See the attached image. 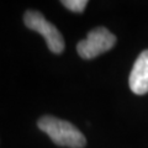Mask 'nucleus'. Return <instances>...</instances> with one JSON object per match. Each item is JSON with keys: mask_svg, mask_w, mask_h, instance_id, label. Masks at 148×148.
<instances>
[{"mask_svg": "<svg viewBox=\"0 0 148 148\" xmlns=\"http://www.w3.org/2000/svg\"><path fill=\"white\" fill-rule=\"evenodd\" d=\"M116 43V36L106 27H96L88 34L86 38L78 42V54L84 59H92L108 52Z\"/></svg>", "mask_w": 148, "mask_h": 148, "instance_id": "nucleus-3", "label": "nucleus"}, {"mask_svg": "<svg viewBox=\"0 0 148 148\" xmlns=\"http://www.w3.org/2000/svg\"><path fill=\"white\" fill-rule=\"evenodd\" d=\"M24 22L27 29L34 30L43 36V38L47 42L48 49L52 53L61 54L64 51L66 43H64L62 34L53 24L46 20L41 12L35 10H27L24 15Z\"/></svg>", "mask_w": 148, "mask_h": 148, "instance_id": "nucleus-2", "label": "nucleus"}, {"mask_svg": "<svg viewBox=\"0 0 148 148\" xmlns=\"http://www.w3.org/2000/svg\"><path fill=\"white\" fill-rule=\"evenodd\" d=\"M130 89L137 95H145L148 92V49L138 56L132 67L128 79Z\"/></svg>", "mask_w": 148, "mask_h": 148, "instance_id": "nucleus-4", "label": "nucleus"}, {"mask_svg": "<svg viewBox=\"0 0 148 148\" xmlns=\"http://www.w3.org/2000/svg\"><path fill=\"white\" fill-rule=\"evenodd\" d=\"M37 126L42 132L48 135V137L57 146L68 148H84L86 145L84 135L74 125L64 120L53 116H43L38 120Z\"/></svg>", "mask_w": 148, "mask_h": 148, "instance_id": "nucleus-1", "label": "nucleus"}, {"mask_svg": "<svg viewBox=\"0 0 148 148\" xmlns=\"http://www.w3.org/2000/svg\"><path fill=\"white\" fill-rule=\"evenodd\" d=\"M62 5L73 12H83L88 5L86 0H63Z\"/></svg>", "mask_w": 148, "mask_h": 148, "instance_id": "nucleus-5", "label": "nucleus"}]
</instances>
